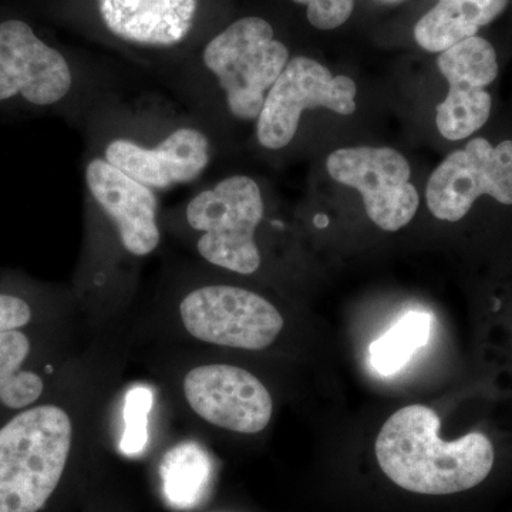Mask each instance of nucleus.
Segmentation results:
<instances>
[{
  "instance_id": "nucleus-1",
  "label": "nucleus",
  "mask_w": 512,
  "mask_h": 512,
  "mask_svg": "<svg viewBox=\"0 0 512 512\" xmlns=\"http://www.w3.org/2000/svg\"><path fill=\"white\" fill-rule=\"evenodd\" d=\"M76 375L0 423V512L45 510L84 439L96 433L107 387Z\"/></svg>"
},
{
  "instance_id": "nucleus-2",
  "label": "nucleus",
  "mask_w": 512,
  "mask_h": 512,
  "mask_svg": "<svg viewBox=\"0 0 512 512\" xmlns=\"http://www.w3.org/2000/svg\"><path fill=\"white\" fill-rule=\"evenodd\" d=\"M440 419L421 404L403 407L377 436V463L387 478L410 493L448 495L483 483L494 466V447L483 433L440 439Z\"/></svg>"
},
{
  "instance_id": "nucleus-3",
  "label": "nucleus",
  "mask_w": 512,
  "mask_h": 512,
  "mask_svg": "<svg viewBox=\"0 0 512 512\" xmlns=\"http://www.w3.org/2000/svg\"><path fill=\"white\" fill-rule=\"evenodd\" d=\"M264 211L259 185L245 175H234L192 197L185 218L200 235L197 251L204 261L235 274L252 275L262 261L255 232Z\"/></svg>"
},
{
  "instance_id": "nucleus-4",
  "label": "nucleus",
  "mask_w": 512,
  "mask_h": 512,
  "mask_svg": "<svg viewBox=\"0 0 512 512\" xmlns=\"http://www.w3.org/2000/svg\"><path fill=\"white\" fill-rule=\"evenodd\" d=\"M202 60L224 90L229 111L249 121L258 119L266 94L289 62V50L265 19L249 16L215 36Z\"/></svg>"
},
{
  "instance_id": "nucleus-5",
  "label": "nucleus",
  "mask_w": 512,
  "mask_h": 512,
  "mask_svg": "<svg viewBox=\"0 0 512 512\" xmlns=\"http://www.w3.org/2000/svg\"><path fill=\"white\" fill-rule=\"evenodd\" d=\"M175 319L190 340L248 352L271 348L285 328L274 303L231 285L192 288L177 303Z\"/></svg>"
},
{
  "instance_id": "nucleus-6",
  "label": "nucleus",
  "mask_w": 512,
  "mask_h": 512,
  "mask_svg": "<svg viewBox=\"0 0 512 512\" xmlns=\"http://www.w3.org/2000/svg\"><path fill=\"white\" fill-rule=\"evenodd\" d=\"M177 394L192 419L229 433H262L274 416L268 387L244 367L191 365L178 376Z\"/></svg>"
},
{
  "instance_id": "nucleus-7",
  "label": "nucleus",
  "mask_w": 512,
  "mask_h": 512,
  "mask_svg": "<svg viewBox=\"0 0 512 512\" xmlns=\"http://www.w3.org/2000/svg\"><path fill=\"white\" fill-rule=\"evenodd\" d=\"M356 84L346 76H333L323 64L298 56L271 87L256 123L259 144L268 150L288 146L298 131L302 111L325 107L338 114L356 110Z\"/></svg>"
},
{
  "instance_id": "nucleus-8",
  "label": "nucleus",
  "mask_w": 512,
  "mask_h": 512,
  "mask_svg": "<svg viewBox=\"0 0 512 512\" xmlns=\"http://www.w3.org/2000/svg\"><path fill=\"white\" fill-rule=\"evenodd\" d=\"M326 167L333 180L362 194L367 215L383 231H399L416 215L420 200L410 183L412 170L393 148H340Z\"/></svg>"
},
{
  "instance_id": "nucleus-9",
  "label": "nucleus",
  "mask_w": 512,
  "mask_h": 512,
  "mask_svg": "<svg viewBox=\"0 0 512 512\" xmlns=\"http://www.w3.org/2000/svg\"><path fill=\"white\" fill-rule=\"evenodd\" d=\"M481 195L512 204V141L493 147L474 138L464 150L450 154L431 174L427 207L437 220L457 222Z\"/></svg>"
},
{
  "instance_id": "nucleus-10",
  "label": "nucleus",
  "mask_w": 512,
  "mask_h": 512,
  "mask_svg": "<svg viewBox=\"0 0 512 512\" xmlns=\"http://www.w3.org/2000/svg\"><path fill=\"white\" fill-rule=\"evenodd\" d=\"M73 74L62 53L39 39L28 23H0V101L23 97L52 106L69 94Z\"/></svg>"
},
{
  "instance_id": "nucleus-11",
  "label": "nucleus",
  "mask_w": 512,
  "mask_h": 512,
  "mask_svg": "<svg viewBox=\"0 0 512 512\" xmlns=\"http://www.w3.org/2000/svg\"><path fill=\"white\" fill-rule=\"evenodd\" d=\"M86 184L93 200L113 222L124 251L136 258L153 254L161 242L156 192L104 157L87 164Z\"/></svg>"
},
{
  "instance_id": "nucleus-12",
  "label": "nucleus",
  "mask_w": 512,
  "mask_h": 512,
  "mask_svg": "<svg viewBox=\"0 0 512 512\" xmlns=\"http://www.w3.org/2000/svg\"><path fill=\"white\" fill-rule=\"evenodd\" d=\"M104 158L151 190H168L192 183L204 173L210 163V141L197 128L180 127L153 148L114 138Z\"/></svg>"
},
{
  "instance_id": "nucleus-13",
  "label": "nucleus",
  "mask_w": 512,
  "mask_h": 512,
  "mask_svg": "<svg viewBox=\"0 0 512 512\" xmlns=\"http://www.w3.org/2000/svg\"><path fill=\"white\" fill-rule=\"evenodd\" d=\"M104 26L133 45L173 47L190 35L198 0H97Z\"/></svg>"
},
{
  "instance_id": "nucleus-14",
  "label": "nucleus",
  "mask_w": 512,
  "mask_h": 512,
  "mask_svg": "<svg viewBox=\"0 0 512 512\" xmlns=\"http://www.w3.org/2000/svg\"><path fill=\"white\" fill-rule=\"evenodd\" d=\"M33 330L0 332V410L9 417L42 402L60 380L40 362L45 352Z\"/></svg>"
},
{
  "instance_id": "nucleus-15",
  "label": "nucleus",
  "mask_w": 512,
  "mask_h": 512,
  "mask_svg": "<svg viewBox=\"0 0 512 512\" xmlns=\"http://www.w3.org/2000/svg\"><path fill=\"white\" fill-rule=\"evenodd\" d=\"M508 0H439L417 22L414 39L427 52L441 53L448 47L476 36L507 8Z\"/></svg>"
},
{
  "instance_id": "nucleus-16",
  "label": "nucleus",
  "mask_w": 512,
  "mask_h": 512,
  "mask_svg": "<svg viewBox=\"0 0 512 512\" xmlns=\"http://www.w3.org/2000/svg\"><path fill=\"white\" fill-rule=\"evenodd\" d=\"M431 322L433 320L429 313L410 312L403 316L389 332L370 346L373 369L383 376L402 370L414 353L429 342Z\"/></svg>"
},
{
  "instance_id": "nucleus-17",
  "label": "nucleus",
  "mask_w": 512,
  "mask_h": 512,
  "mask_svg": "<svg viewBox=\"0 0 512 512\" xmlns=\"http://www.w3.org/2000/svg\"><path fill=\"white\" fill-rule=\"evenodd\" d=\"M441 74L450 80H466L484 89L498 74L497 55L493 45L483 37L473 36L441 52Z\"/></svg>"
},
{
  "instance_id": "nucleus-18",
  "label": "nucleus",
  "mask_w": 512,
  "mask_h": 512,
  "mask_svg": "<svg viewBox=\"0 0 512 512\" xmlns=\"http://www.w3.org/2000/svg\"><path fill=\"white\" fill-rule=\"evenodd\" d=\"M490 113L491 96L484 89H450L437 106V128L447 140H463L480 130Z\"/></svg>"
},
{
  "instance_id": "nucleus-19",
  "label": "nucleus",
  "mask_w": 512,
  "mask_h": 512,
  "mask_svg": "<svg viewBox=\"0 0 512 512\" xmlns=\"http://www.w3.org/2000/svg\"><path fill=\"white\" fill-rule=\"evenodd\" d=\"M163 480L168 501L178 507H192L204 494L210 467L200 454H177L165 461Z\"/></svg>"
},
{
  "instance_id": "nucleus-20",
  "label": "nucleus",
  "mask_w": 512,
  "mask_h": 512,
  "mask_svg": "<svg viewBox=\"0 0 512 512\" xmlns=\"http://www.w3.org/2000/svg\"><path fill=\"white\" fill-rule=\"evenodd\" d=\"M308 6V20L320 30L339 28L350 18L355 8V0H292Z\"/></svg>"
},
{
  "instance_id": "nucleus-21",
  "label": "nucleus",
  "mask_w": 512,
  "mask_h": 512,
  "mask_svg": "<svg viewBox=\"0 0 512 512\" xmlns=\"http://www.w3.org/2000/svg\"><path fill=\"white\" fill-rule=\"evenodd\" d=\"M36 319L32 303L22 296L0 292V332L32 328Z\"/></svg>"
},
{
  "instance_id": "nucleus-22",
  "label": "nucleus",
  "mask_w": 512,
  "mask_h": 512,
  "mask_svg": "<svg viewBox=\"0 0 512 512\" xmlns=\"http://www.w3.org/2000/svg\"><path fill=\"white\" fill-rule=\"evenodd\" d=\"M384 2H400V0H384Z\"/></svg>"
}]
</instances>
